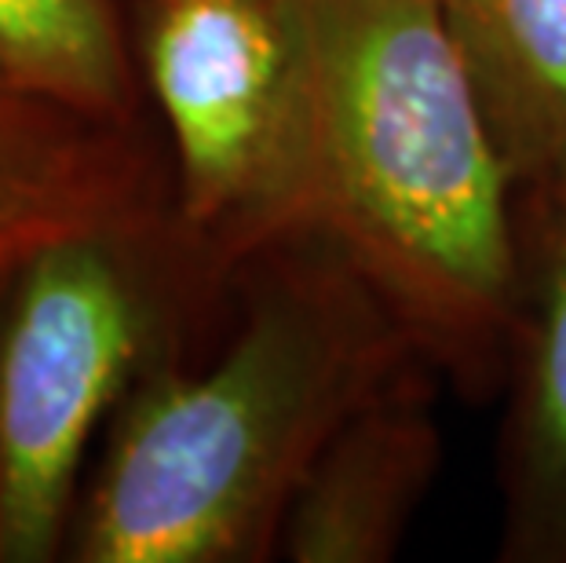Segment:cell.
<instances>
[{"label": "cell", "mask_w": 566, "mask_h": 563, "mask_svg": "<svg viewBox=\"0 0 566 563\" xmlns=\"http://www.w3.org/2000/svg\"><path fill=\"white\" fill-rule=\"evenodd\" d=\"M242 315L205 366L136 380L84 479L66 560L260 563L318 450L352 410L428 363L373 285L318 234L238 271Z\"/></svg>", "instance_id": "cell-1"}, {"label": "cell", "mask_w": 566, "mask_h": 563, "mask_svg": "<svg viewBox=\"0 0 566 563\" xmlns=\"http://www.w3.org/2000/svg\"><path fill=\"white\" fill-rule=\"evenodd\" d=\"M223 285L176 209L38 246L0 282V563L66 560L88 453Z\"/></svg>", "instance_id": "cell-3"}, {"label": "cell", "mask_w": 566, "mask_h": 563, "mask_svg": "<svg viewBox=\"0 0 566 563\" xmlns=\"http://www.w3.org/2000/svg\"><path fill=\"white\" fill-rule=\"evenodd\" d=\"M0 74L77 114L143 128L147 88L122 0H0Z\"/></svg>", "instance_id": "cell-9"}, {"label": "cell", "mask_w": 566, "mask_h": 563, "mask_svg": "<svg viewBox=\"0 0 566 563\" xmlns=\"http://www.w3.org/2000/svg\"><path fill=\"white\" fill-rule=\"evenodd\" d=\"M436 374L420 363L340 421L300 483L282 526L289 563H388L399 556L442 465Z\"/></svg>", "instance_id": "cell-6"}, {"label": "cell", "mask_w": 566, "mask_h": 563, "mask_svg": "<svg viewBox=\"0 0 566 563\" xmlns=\"http://www.w3.org/2000/svg\"><path fill=\"white\" fill-rule=\"evenodd\" d=\"M143 88L168 136L176 217L227 279L307 234L311 143L285 0H143Z\"/></svg>", "instance_id": "cell-4"}, {"label": "cell", "mask_w": 566, "mask_h": 563, "mask_svg": "<svg viewBox=\"0 0 566 563\" xmlns=\"http://www.w3.org/2000/svg\"><path fill=\"white\" fill-rule=\"evenodd\" d=\"M176 209L147 128L77 114L0 74V271L52 238Z\"/></svg>", "instance_id": "cell-7"}, {"label": "cell", "mask_w": 566, "mask_h": 563, "mask_svg": "<svg viewBox=\"0 0 566 563\" xmlns=\"http://www.w3.org/2000/svg\"><path fill=\"white\" fill-rule=\"evenodd\" d=\"M501 392V560L566 563V187L520 198V296Z\"/></svg>", "instance_id": "cell-5"}, {"label": "cell", "mask_w": 566, "mask_h": 563, "mask_svg": "<svg viewBox=\"0 0 566 563\" xmlns=\"http://www.w3.org/2000/svg\"><path fill=\"white\" fill-rule=\"evenodd\" d=\"M0 282H4V271H0Z\"/></svg>", "instance_id": "cell-10"}, {"label": "cell", "mask_w": 566, "mask_h": 563, "mask_svg": "<svg viewBox=\"0 0 566 563\" xmlns=\"http://www.w3.org/2000/svg\"><path fill=\"white\" fill-rule=\"evenodd\" d=\"M311 143V223L417 352L501 392L520 296V187L439 0H285Z\"/></svg>", "instance_id": "cell-2"}, {"label": "cell", "mask_w": 566, "mask_h": 563, "mask_svg": "<svg viewBox=\"0 0 566 563\" xmlns=\"http://www.w3.org/2000/svg\"><path fill=\"white\" fill-rule=\"evenodd\" d=\"M439 11L520 198L566 187V0H439Z\"/></svg>", "instance_id": "cell-8"}]
</instances>
